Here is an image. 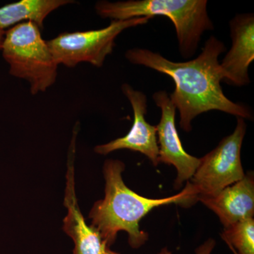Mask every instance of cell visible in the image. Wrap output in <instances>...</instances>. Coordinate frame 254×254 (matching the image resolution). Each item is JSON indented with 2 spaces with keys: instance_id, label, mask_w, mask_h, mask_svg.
Masks as SVG:
<instances>
[{
  "instance_id": "obj_13",
  "label": "cell",
  "mask_w": 254,
  "mask_h": 254,
  "mask_svg": "<svg viewBox=\"0 0 254 254\" xmlns=\"http://www.w3.org/2000/svg\"><path fill=\"white\" fill-rule=\"evenodd\" d=\"M222 238L237 254H254V220L247 219L225 227Z\"/></svg>"
},
{
  "instance_id": "obj_12",
  "label": "cell",
  "mask_w": 254,
  "mask_h": 254,
  "mask_svg": "<svg viewBox=\"0 0 254 254\" xmlns=\"http://www.w3.org/2000/svg\"><path fill=\"white\" fill-rule=\"evenodd\" d=\"M75 2L73 0H21L9 3L0 7V29L4 31L24 22L35 23L41 29L52 12Z\"/></svg>"
},
{
  "instance_id": "obj_4",
  "label": "cell",
  "mask_w": 254,
  "mask_h": 254,
  "mask_svg": "<svg viewBox=\"0 0 254 254\" xmlns=\"http://www.w3.org/2000/svg\"><path fill=\"white\" fill-rule=\"evenodd\" d=\"M1 50L10 74L27 81L32 95L44 93L56 81L59 65L35 23H21L10 28Z\"/></svg>"
},
{
  "instance_id": "obj_10",
  "label": "cell",
  "mask_w": 254,
  "mask_h": 254,
  "mask_svg": "<svg viewBox=\"0 0 254 254\" xmlns=\"http://www.w3.org/2000/svg\"><path fill=\"white\" fill-rule=\"evenodd\" d=\"M232 47L220 63L224 81L236 86L250 83L249 67L254 60V16L237 14L230 22Z\"/></svg>"
},
{
  "instance_id": "obj_17",
  "label": "cell",
  "mask_w": 254,
  "mask_h": 254,
  "mask_svg": "<svg viewBox=\"0 0 254 254\" xmlns=\"http://www.w3.org/2000/svg\"><path fill=\"white\" fill-rule=\"evenodd\" d=\"M228 246H229V247H230V248L231 249V250L232 251V252H233L234 254H237L236 252H235V250H234L233 247H232L231 246L229 245H228Z\"/></svg>"
},
{
  "instance_id": "obj_7",
  "label": "cell",
  "mask_w": 254,
  "mask_h": 254,
  "mask_svg": "<svg viewBox=\"0 0 254 254\" xmlns=\"http://www.w3.org/2000/svg\"><path fill=\"white\" fill-rule=\"evenodd\" d=\"M155 105L161 110V118L157 125L158 137L159 163L173 165L177 169L175 187L180 188L184 182L190 180L200 164V158H195L185 151L175 126L177 108L165 91L155 92L153 95Z\"/></svg>"
},
{
  "instance_id": "obj_6",
  "label": "cell",
  "mask_w": 254,
  "mask_h": 254,
  "mask_svg": "<svg viewBox=\"0 0 254 254\" xmlns=\"http://www.w3.org/2000/svg\"><path fill=\"white\" fill-rule=\"evenodd\" d=\"M246 129L245 119L237 118L233 133L200 159L199 165L190 182L196 193L197 200L214 196L245 177L241 161V148Z\"/></svg>"
},
{
  "instance_id": "obj_5",
  "label": "cell",
  "mask_w": 254,
  "mask_h": 254,
  "mask_svg": "<svg viewBox=\"0 0 254 254\" xmlns=\"http://www.w3.org/2000/svg\"><path fill=\"white\" fill-rule=\"evenodd\" d=\"M151 17L143 16L127 20H113L108 26L91 31L64 32L47 41L58 65L68 68L88 63L96 67L104 64L113 53L115 41L125 30L146 24Z\"/></svg>"
},
{
  "instance_id": "obj_14",
  "label": "cell",
  "mask_w": 254,
  "mask_h": 254,
  "mask_svg": "<svg viewBox=\"0 0 254 254\" xmlns=\"http://www.w3.org/2000/svg\"><path fill=\"white\" fill-rule=\"evenodd\" d=\"M215 241L209 240L197 249L196 254H210L215 247Z\"/></svg>"
},
{
  "instance_id": "obj_9",
  "label": "cell",
  "mask_w": 254,
  "mask_h": 254,
  "mask_svg": "<svg viewBox=\"0 0 254 254\" xmlns=\"http://www.w3.org/2000/svg\"><path fill=\"white\" fill-rule=\"evenodd\" d=\"M78 125L77 123L73 128L72 139L68 149L66 185L64 201L68 213L64 219L63 230L74 242L73 254H106L109 247L103 240L99 232L93 227L87 225L76 198L73 162L76 153Z\"/></svg>"
},
{
  "instance_id": "obj_16",
  "label": "cell",
  "mask_w": 254,
  "mask_h": 254,
  "mask_svg": "<svg viewBox=\"0 0 254 254\" xmlns=\"http://www.w3.org/2000/svg\"><path fill=\"white\" fill-rule=\"evenodd\" d=\"M4 32L2 30L0 29V50H1V46H2L3 41L4 38Z\"/></svg>"
},
{
  "instance_id": "obj_8",
  "label": "cell",
  "mask_w": 254,
  "mask_h": 254,
  "mask_svg": "<svg viewBox=\"0 0 254 254\" xmlns=\"http://www.w3.org/2000/svg\"><path fill=\"white\" fill-rule=\"evenodd\" d=\"M133 112V125L126 136L117 138L105 144L95 146V152L108 155L115 150L127 149L139 152L145 155L155 166L159 163V148L157 141L156 127L145 120L147 114V97L141 91L133 89L129 84L121 87Z\"/></svg>"
},
{
  "instance_id": "obj_11",
  "label": "cell",
  "mask_w": 254,
  "mask_h": 254,
  "mask_svg": "<svg viewBox=\"0 0 254 254\" xmlns=\"http://www.w3.org/2000/svg\"><path fill=\"white\" fill-rule=\"evenodd\" d=\"M198 200L218 215L225 228L237 222L253 218V174L245 175L242 180L226 187L214 196L200 198Z\"/></svg>"
},
{
  "instance_id": "obj_15",
  "label": "cell",
  "mask_w": 254,
  "mask_h": 254,
  "mask_svg": "<svg viewBox=\"0 0 254 254\" xmlns=\"http://www.w3.org/2000/svg\"><path fill=\"white\" fill-rule=\"evenodd\" d=\"M106 254H118L117 253H115V252H112L111 250H110L109 249H108V250H107V253ZM158 254H172L171 252H169L168 250V249L167 248H164L163 250H162L161 252H160Z\"/></svg>"
},
{
  "instance_id": "obj_2",
  "label": "cell",
  "mask_w": 254,
  "mask_h": 254,
  "mask_svg": "<svg viewBox=\"0 0 254 254\" xmlns=\"http://www.w3.org/2000/svg\"><path fill=\"white\" fill-rule=\"evenodd\" d=\"M125 169V164L120 160L105 161V198L95 202L89 218L92 220L91 226L99 232L108 247L115 242L119 232L125 231L131 247L138 248L148 237L146 232L140 230L139 222L150 210L171 203L190 205L197 201V195L188 182L178 194L158 199L145 198L126 186L122 177Z\"/></svg>"
},
{
  "instance_id": "obj_3",
  "label": "cell",
  "mask_w": 254,
  "mask_h": 254,
  "mask_svg": "<svg viewBox=\"0 0 254 254\" xmlns=\"http://www.w3.org/2000/svg\"><path fill=\"white\" fill-rule=\"evenodd\" d=\"M207 5L206 0H102L97 1L95 10L100 17L111 21L166 16L176 30L180 54L189 59L196 53L203 33L214 28Z\"/></svg>"
},
{
  "instance_id": "obj_1",
  "label": "cell",
  "mask_w": 254,
  "mask_h": 254,
  "mask_svg": "<svg viewBox=\"0 0 254 254\" xmlns=\"http://www.w3.org/2000/svg\"><path fill=\"white\" fill-rule=\"evenodd\" d=\"M226 51L224 43L214 36L205 42L201 53L186 62H173L145 48H131L125 53L133 64L144 66L168 75L175 82L170 99L178 109L180 127L191 130V122L200 114L218 110L237 118L252 119L245 105L234 103L225 95L220 83L225 79L219 57Z\"/></svg>"
}]
</instances>
